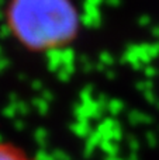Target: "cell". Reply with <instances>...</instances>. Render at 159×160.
<instances>
[{
	"mask_svg": "<svg viewBox=\"0 0 159 160\" xmlns=\"http://www.w3.org/2000/svg\"><path fill=\"white\" fill-rule=\"evenodd\" d=\"M7 20V32L35 52L66 47L80 28L79 11L72 0H11Z\"/></svg>",
	"mask_w": 159,
	"mask_h": 160,
	"instance_id": "6da1fadb",
	"label": "cell"
},
{
	"mask_svg": "<svg viewBox=\"0 0 159 160\" xmlns=\"http://www.w3.org/2000/svg\"><path fill=\"white\" fill-rule=\"evenodd\" d=\"M0 160H31L23 148L10 142H0Z\"/></svg>",
	"mask_w": 159,
	"mask_h": 160,
	"instance_id": "7a4b0ae2",
	"label": "cell"
}]
</instances>
